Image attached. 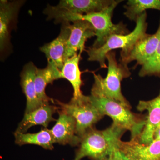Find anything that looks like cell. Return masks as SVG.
<instances>
[{
	"label": "cell",
	"instance_id": "cell-7",
	"mask_svg": "<svg viewBox=\"0 0 160 160\" xmlns=\"http://www.w3.org/2000/svg\"><path fill=\"white\" fill-rule=\"evenodd\" d=\"M160 40V19L157 31L154 34L146 33L138 40L127 53L121 56L119 61L128 65L136 61L135 66L145 65L153 56Z\"/></svg>",
	"mask_w": 160,
	"mask_h": 160
},
{
	"label": "cell",
	"instance_id": "cell-20",
	"mask_svg": "<svg viewBox=\"0 0 160 160\" xmlns=\"http://www.w3.org/2000/svg\"><path fill=\"white\" fill-rule=\"evenodd\" d=\"M124 7L126 9L124 13L126 17L136 22L147 9L160 11V0H129Z\"/></svg>",
	"mask_w": 160,
	"mask_h": 160
},
{
	"label": "cell",
	"instance_id": "cell-19",
	"mask_svg": "<svg viewBox=\"0 0 160 160\" xmlns=\"http://www.w3.org/2000/svg\"><path fill=\"white\" fill-rule=\"evenodd\" d=\"M15 142L19 146L37 145L44 149L52 150L54 148V138L50 129L44 128L36 133L15 132Z\"/></svg>",
	"mask_w": 160,
	"mask_h": 160
},
{
	"label": "cell",
	"instance_id": "cell-3",
	"mask_svg": "<svg viewBox=\"0 0 160 160\" xmlns=\"http://www.w3.org/2000/svg\"><path fill=\"white\" fill-rule=\"evenodd\" d=\"M108 61V72L105 78L94 73V82L91 93L99 95L132 108L129 101L122 92L121 82L124 79L129 78L131 72L128 65L118 62L114 51L108 52L106 55Z\"/></svg>",
	"mask_w": 160,
	"mask_h": 160
},
{
	"label": "cell",
	"instance_id": "cell-15",
	"mask_svg": "<svg viewBox=\"0 0 160 160\" xmlns=\"http://www.w3.org/2000/svg\"><path fill=\"white\" fill-rule=\"evenodd\" d=\"M37 68L32 62H29L24 66L20 75V84L26 99L25 113L45 105L39 99L37 94L35 78Z\"/></svg>",
	"mask_w": 160,
	"mask_h": 160
},
{
	"label": "cell",
	"instance_id": "cell-13",
	"mask_svg": "<svg viewBox=\"0 0 160 160\" xmlns=\"http://www.w3.org/2000/svg\"><path fill=\"white\" fill-rule=\"evenodd\" d=\"M24 1H0V49L3 51L9 45L10 31L12 22Z\"/></svg>",
	"mask_w": 160,
	"mask_h": 160
},
{
	"label": "cell",
	"instance_id": "cell-21",
	"mask_svg": "<svg viewBox=\"0 0 160 160\" xmlns=\"http://www.w3.org/2000/svg\"><path fill=\"white\" fill-rule=\"evenodd\" d=\"M139 75L140 77L153 76L160 78V40L154 54L142 66Z\"/></svg>",
	"mask_w": 160,
	"mask_h": 160
},
{
	"label": "cell",
	"instance_id": "cell-16",
	"mask_svg": "<svg viewBox=\"0 0 160 160\" xmlns=\"http://www.w3.org/2000/svg\"><path fill=\"white\" fill-rule=\"evenodd\" d=\"M69 24V23H63L58 36L40 48V50L46 55L48 61L54 63L60 71L65 62L66 44L70 35Z\"/></svg>",
	"mask_w": 160,
	"mask_h": 160
},
{
	"label": "cell",
	"instance_id": "cell-5",
	"mask_svg": "<svg viewBox=\"0 0 160 160\" xmlns=\"http://www.w3.org/2000/svg\"><path fill=\"white\" fill-rule=\"evenodd\" d=\"M146 11L138 18L135 28L127 34H114L108 38L101 47L95 48L90 47L86 50L88 61L97 62L102 68H107L106 64V55L108 52L116 49H122L121 56L128 52L138 40L146 33L148 23L146 22Z\"/></svg>",
	"mask_w": 160,
	"mask_h": 160
},
{
	"label": "cell",
	"instance_id": "cell-12",
	"mask_svg": "<svg viewBox=\"0 0 160 160\" xmlns=\"http://www.w3.org/2000/svg\"><path fill=\"white\" fill-rule=\"evenodd\" d=\"M59 109V107L45 104L33 111L25 113L15 132L26 133L32 127L37 125L47 128L51 122L56 121L53 115Z\"/></svg>",
	"mask_w": 160,
	"mask_h": 160
},
{
	"label": "cell",
	"instance_id": "cell-23",
	"mask_svg": "<svg viewBox=\"0 0 160 160\" xmlns=\"http://www.w3.org/2000/svg\"><path fill=\"white\" fill-rule=\"evenodd\" d=\"M154 138H157L160 140V122L155 130Z\"/></svg>",
	"mask_w": 160,
	"mask_h": 160
},
{
	"label": "cell",
	"instance_id": "cell-14",
	"mask_svg": "<svg viewBox=\"0 0 160 160\" xmlns=\"http://www.w3.org/2000/svg\"><path fill=\"white\" fill-rule=\"evenodd\" d=\"M115 0H61L54 6L60 11L72 14L86 15L102 11Z\"/></svg>",
	"mask_w": 160,
	"mask_h": 160
},
{
	"label": "cell",
	"instance_id": "cell-11",
	"mask_svg": "<svg viewBox=\"0 0 160 160\" xmlns=\"http://www.w3.org/2000/svg\"><path fill=\"white\" fill-rule=\"evenodd\" d=\"M138 111H147L146 125L142 133L135 139L143 144H149L154 140L155 130L160 122V90L158 95L149 101H140Z\"/></svg>",
	"mask_w": 160,
	"mask_h": 160
},
{
	"label": "cell",
	"instance_id": "cell-2",
	"mask_svg": "<svg viewBox=\"0 0 160 160\" xmlns=\"http://www.w3.org/2000/svg\"><path fill=\"white\" fill-rule=\"evenodd\" d=\"M126 131L113 123L104 130L92 128L81 138L73 160L86 157L91 160H103L119 149L122 137Z\"/></svg>",
	"mask_w": 160,
	"mask_h": 160
},
{
	"label": "cell",
	"instance_id": "cell-10",
	"mask_svg": "<svg viewBox=\"0 0 160 160\" xmlns=\"http://www.w3.org/2000/svg\"><path fill=\"white\" fill-rule=\"evenodd\" d=\"M119 149L130 160H160V140L157 138L147 144L135 139L121 141Z\"/></svg>",
	"mask_w": 160,
	"mask_h": 160
},
{
	"label": "cell",
	"instance_id": "cell-1",
	"mask_svg": "<svg viewBox=\"0 0 160 160\" xmlns=\"http://www.w3.org/2000/svg\"><path fill=\"white\" fill-rule=\"evenodd\" d=\"M122 1L115 0L114 2L102 11L86 15L72 14L51 7L48 11V18L49 20L54 19L56 22L62 23L72 22L78 20L89 22L94 28L97 37L92 47L98 48L102 46L112 35L130 33L124 23L121 22L114 24L112 20L114 9Z\"/></svg>",
	"mask_w": 160,
	"mask_h": 160
},
{
	"label": "cell",
	"instance_id": "cell-9",
	"mask_svg": "<svg viewBox=\"0 0 160 160\" xmlns=\"http://www.w3.org/2000/svg\"><path fill=\"white\" fill-rule=\"evenodd\" d=\"M58 118L50 130L55 143L60 145L78 146L81 139L77 134L76 122L74 118L63 110H58Z\"/></svg>",
	"mask_w": 160,
	"mask_h": 160
},
{
	"label": "cell",
	"instance_id": "cell-4",
	"mask_svg": "<svg viewBox=\"0 0 160 160\" xmlns=\"http://www.w3.org/2000/svg\"><path fill=\"white\" fill-rule=\"evenodd\" d=\"M89 96L104 116H108L112 123L130 132L131 139L139 136L146 125V115L132 112L131 108L99 95L91 93Z\"/></svg>",
	"mask_w": 160,
	"mask_h": 160
},
{
	"label": "cell",
	"instance_id": "cell-8",
	"mask_svg": "<svg viewBox=\"0 0 160 160\" xmlns=\"http://www.w3.org/2000/svg\"><path fill=\"white\" fill-rule=\"evenodd\" d=\"M69 23L70 35L67 41L64 59L77 54L82 53L85 49V44L88 39L96 36L95 30L92 25L85 20H78Z\"/></svg>",
	"mask_w": 160,
	"mask_h": 160
},
{
	"label": "cell",
	"instance_id": "cell-18",
	"mask_svg": "<svg viewBox=\"0 0 160 160\" xmlns=\"http://www.w3.org/2000/svg\"><path fill=\"white\" fill-rule=\"evenodd\" d=\"M82 53L74 55L65 60L61 70L62 78L66 79L71 84L73 89V98L78 99L84 95L82 91L83 82L82 79V72L79 68Z\"/></svg>",
	"mask_w": 160,
	"mask_h": 160
},
{
	"label": "cell",
	"instance_id": "cell-17",
	"mask_svg": "<svg viewBox=\"0 0 160 160\" xmlns=\"http://www.w3.org/2000/svg\"><path fill=\"white\" fill-rule=\"evenodd\" d=\"M61 78V71L52 62L48 61V65L44 69L37 68L35 78L36 89L39 99L43 104H49L51 101L53 102L52 99L46 95V87L55 80Z\"/></svg>",
	"mask_w": 160,
	"mask_h": 160
},
{
	"label": "cell",
	"instance_id": "cell-22",
	"mask_svg": "<svg viewBox=\"0 0 160 160\" xmlns=\"http://www.w3.org/2000/svg\"><path fill=\"white\" fill-rule=\"evenodd\" d=\"M103 160H130L122 152L118 149L113 151L108 157Z\"/></svg>",
	"mask_w": 160,
	"mask_h": 160
},
{
	"label": "cell",
	"instance_id": "cell-6",
	"mask_svg": "<svg viewBox=\"0 0 160 160\" xmlns=\"http://www.w3.org/2000/svg\"><path fill=\"white\" fill-rule=\"evenodd\" d=\"M60 109L72 116L76 122L77 134L81 139L83 135L104 116L90 99L89 96L83 95L78 99L72 98L69 102L57 100Z\"/></svg>",
	"mask_w": 160,
	"mask_h": 160
}]
</instances>
